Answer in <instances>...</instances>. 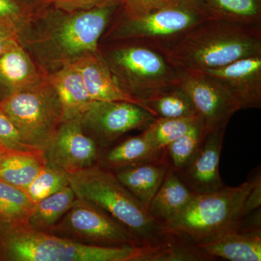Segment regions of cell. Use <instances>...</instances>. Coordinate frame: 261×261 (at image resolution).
<instances>
[{"label": "cell", "instance_id": "cell-1", "mask_svg": "<svg viewBox=\"0 0 261 261\" xmlns=\"http://www.w3.org/2000/svg\"><path fill=\"white\" fill-rule=\"evenodd\" d=\"M121 6V0H111L93 9L66 12L49 5L33 16L19 42L44 73H54L99 51V41Z\"/></svg>", "mask_w": 261, "mask_h": 261}, {"label": "cell", "instance_id": "cell-2", "mask_svg": "<svg viewBox=\"0 0 261 261\" xmlns=\"http://www.w3.org/2000/svg\"><path fill=\"white\" fill-rule=\"evenodd\" d=\"M152 47L183 73L203 72L261 56V27L207 19L170 42Z\"/></svg>", "mask_w": 261, "mask_h": 261}, {"label": "cell", "instance_id": "cell-3", "mask_svg": "<svg viewBox=\"0 0 261 261\" xmlns=\"http://www.w3.org/2000/svg\"><path fill=\"white\" fill-rule=\"evenodd\" d=\"M154 252V247L92 246L27 224H0V260L149 261Z\"/></svg>", "mask_w": 261, "mask_h": 261}, {"label": "cell", "instance_id": "cell-4", "mask_svg": "<svg viewBox=\"0 0 261 261\" xmlns=\"http://www.w3.org/2000/svg\"><path fill=\"white\" fill-rule=\"evenodd\" d=\"M76 198L88 201L123 225L141 245L164 246L171 238L145 207L115 176L99 165L69 174Z\"/></svg>", "mask_w": 261, "mask_h": 261}, {"label": "cell", "instance_id": "cell-5", "mask_svg": "<svg viewBox=\"0 0 261 261\" xmlns=\"http://www.w3.org/2000/svg\"><path fill=\"white\" fill-rule=\"evenodd\" d=\"M99 49L118 87L142 108V102L178 85L185 74L145 43L111 42Z\"/></svg>", "mask_w": 261, "mask_h": 261}, {"label": "cell", "instance_id": "cell-6", "mask_svg": "<svg viewBox=\"0 0 261 261\" xmlns=\"http://www.w3.org/2000/svg\"><path fill=\"white\" fill-rule=\"evenodd\" d=\"M260 172L236 187H224L195 195L177 217L164 228L165 233L195 245L219 233L238 230L245 201Z\"/></svg>", "mask_w": 261, "mask_h": 261}, {"label": "cell", "instance_id": "cell-7", "mask_svg": "<svg viewBox=\"0 0 261 261\" xmlns=\"http://www.w3.org/2000/svg\"><path fill=\"white\" fill-rule=\"evenodd\" d=\"M0 109L29 147L46 150L63 122L59 97L47 75L42 82L5 97Z\"/></svg>", "mask_w": 261, "mask_h": 261}, {"label": "cell", "instance_id": "cell-8", "mask_svg": "<svg viewBox=\"0 0 261 261\" xmlns=\"http://www.w3.org/2000/svg\"><path fill=\"white\" fill-rule=\"evenodd\" d=\"M207 19L195 3H183L135 16L120 14L102 37L108 43L134 41L156 47Z\"/></svg>", "mask_w": 261, "mask_h": 261}, {"label": "cell", "instance_id": "cell-9", "mask_svg": "<svg viewBox=\"0 0 261 261\" xmlns=\"http://www.w3.org/2000/svg\"><path fill=\"white\" fill-rule=\"evenodd\" d=\"M47 232L92 246H145L106 211L76 197L69 211Z\"/></svg>", "mask_w": 261, "mask_h": 261}, {"label": "cell", "instance_id": "cell-10", "mask_svg": "<svg viewBox=\"0 0 261 261\" xmlns=\"http://www.w3.org/2000/svg\"><path fill=\"white\" fill-rule=\"evenodd\" d=\"M154 119L145 108L123 101H94L81 116L84 132L102 150L130 130H145Z\"/></svg>", "mask_w": 261, "mask_h": 261}, {"label": "cell", "instance_id": "cell-11", "mask_svg": "<svg viewBox=\"0 0 261 261\" xmlns=\"http://www.w3.org/2000/svg\"><path fill=\"white\" fill-rule=\"evenodd\" d=\"M178 85L191 98L207 132L226 128L231 117L241 110L224 86L203 72L185 73Z\"/></svg>", "mask_w": 261, "mask_h": 261}, {"label": "cell", "instance_id": "cell-12", "mask_svg": "<svg viewBox=\"0 0 261 261\" xmlns=\"http://www.w3.org/2000/svg\"><path fill=\"white\" fill-rule=\"evenodd\" d=\"M101 152L97 144L84 132L80 116L62 122L44 153L47 163L71 174L97 165Z\"/></svg>", "mask_w": 261, "mask_h": 261}, {"label": "cell", "instance_id": "cell-13", "mask_svg": "<svg viewBox=\"0 0 261 261\" xmlns=\"http://www.w3.org/2000/svg\"><path fill=\"white\" fill-rule=\"evenodd\" d=\"M226 128L207 132L193 159L176 172L195 195L216 192L225 186L219 173V161Z\"/></svg>", "mask_w": 261, "mask_h": 261}, {"label": "cell", "instance_id": "cell-14", "mask_svg": "<svg viewBox=\"0 0 261 261\" xmlns=\"http://www.w3.org/2000/svg\"><path fill=\"white\" fill-rule=\"evenodd\" d=\"M224 86L243 109L261 108V56L203 71Z\"/></svg>", "mask_w": 261, "mask_h": 261}, {"label": "cell", "instance_id": "cell-15", "mask_svg": "<svg viewBox=\"0 0 261 261\" xmlns=\"http://www.w3.org/2000/svg\"><path fill=\"white\" fill-rule=\"evenodd\" d=\"M205 255L231 261L261 260V228L231 230L194 245Z\"/></svg>", "mask_w": 261, "mask_h": 261}, {"label": "cell", "instance_id": "cell-16", "mask_svg": "<svg viewBox=\"0 0 261 261\" xmlns=\"http://www.w3.org/2000/svg\"><path fill=\"white\" fill-rule=\"evenodd\" d=\"M19 44L0 56V95L3 99L42 82L47 76Z\"/></svg>", "mask_w": 261, "mask_h": 261}, {"label": "cell", "instance_id": "cell-17", "mask_svg": "<svg viewBox=\"0 0 261 261\" xmlns=\"http://www.w3.org/2000/svg\"><path fill=\"white\" fill-rule=\"evenodd\" d=\"M72 65L80 72L92 100L123 101L142 107L140 102L118 87L99 49L97 53L86 55Z\"/></svg>", "mask_w": 261, "mask_h": 261}, {"label": "cell", "instance_id": "cell-18", "mask_svg": "<svg viewBox=\"0 0 261 261\" xmlns=\"http://www.w3.org/2000/svg\"><path fill=\"white\" fill-rule=\"evenodd\" d=\"M195 195L172 168H169L147 210L151 217L164 230L169 223L185 210Z\"/></svg>", "mask_w": 261, "mask_h": 261}, {"label": "cell", "instance_id": "cell-19", "mask_svg": "<svg viewBox=\"0 0 261 261\" xmlns=\"http://www.w3.org/2000/svg\"><path fill=\"white\" fill-rule=\"evenodd\" d=\"M47 79L61 101L63 121L82 116L94 102L86 89L82 75L73 65H65L47 74Z\"/></svg>", "mask_w": 261, "mask_h": 261}, {"label": "cell", "instance_id": "cell-20", "mask_svg": "<svg viewBox=\"0 0 261 261\" xmlns=\"http://www.w3.org/2000/svg\"><path fill=\"white\" fill-rule=\"evenodd\" d=\"M169 168L163 155L162 159L140 163L113 173L132 195L148 207Z\"/></svg>", "mask_w": 261, "mask_h": 261}, {"label": "cell", "instance_id": "cell-21", "mask_svg": "<svg viewBox=\"0 0 261 261\" xmlns=\"http://www.w3.org/2000/svg\"><path fill=\"white\" fill-rule=\"evenodd\" d=\"M163 155L164 150L154 148L142 133L103 149L98 165L115 172L140 163L162 159Z\"/></svg>", "mask_w": 261, "mask_h": 261}, {"label": "cell", "instance_id": "cell-22", "mask_svg": "<svg viewBox=\"0 0 261 261\" xmlns=\"http://www.w3.org/2000/svg\"><path fill=\"white\" fill-rule=\"evenodd\" d=\"M47 163L43 151H9L0 159V180L25 190Z\"/></svg>", "mask_w": 261, "mask_h": 261}, {"label": "cell", "instance_id": "cell-23", "mask_svg": "<svg viewBox=\"0 0 261 261\" xmlns=\"http://www.w3.org/2000/svg\"><path fill=\"white\" fill-rule=\"evenodd\" d=\"M210 19L261 27V0H193Z\"/></svg>", "mask_w": 261, "mask_h": 261}, {"label": "cell", "instance_id": "cell-24", "mask_svg": "<svg viewBox=\"0 0 261 261\" xmlns=\"http://www.w3.org/2000/svg\"><path fill=\"white\" fill-rule=\"evenodd\" d=\"M75 199L70 186L35 202L27 224L38 231H48L69 211Z\"/></svg>", "mask_w": 261, "mask_h": 261}, {"label": "cell", "instance_id": "cell-25", "mask_svg": "<svg viewBox=\"0 0 261 261\" xmlns=\"http://www.w3.org/2000/svg\"><path fill=\"white\" fill-rule=\"evenodd\" d=\"M142 106L155 118L198 116L191 98L179 85L166 89L144 101Z\"/></svg>", "mask_w": 261, "mask_h": 261}, {"label": "cell", "instance_id": "cell-26", "mask_svg": "<svg viewBox=\"0 0 261 261\" xmlns=\"http://www.w3.org/2000/svg\"><path fill=\"white\" fill-rule=\"evenodd\" d=\"M34 205L23 190L0 180V224H27Z\"/></svg>", "mask_w": 261, "mask_h": 261}, {"label": "cell", "instance_id": "cell-27", "mask_svg": "<svg viewBox=\"0 0 261 261\" xmlns=\"http://www.w3.org/2000/svg\"><path fill=\"white\" fill-rule=\"evenodd\" d=\"M201 121L198 116L188 118H155L142 132L154 148L164 150L166 146L187 133Z\"/></svg>", "mask_w": 261, "mask_h": 261}, {"label": "cell", "instance_id": "cell-28", "mask_svg": "<svg viewBox=\"0 0 261 261\" xmlns=\"http://www.w3.org/2000/svg\"><path fill=\"white\" fill-rule=\"evenodd\" d=\"M206 132L207 130L200 121L185 135L165 147L164 159L175 172L184 169L192 161Z\"/></svg>", "mask_w": 261, "mask_h": 261}, {"label": "cell", "instance_id": "cell-29", "mask_svg": "<svg viewBox=\"0 0 261 261\" xmlns=\"http://www.w3.org/2000/svg\"><path fill=\"white\" fill-rule=\"evenodd\" d=\"M68 186L69 173L47 162L42 171L24 191L35 203Z\"/></svg>", "mask_w": 261, "mask_h": 261}, {"label": "cell", "instance_id": "cell-30", "mask_svg": "<svg viewBox=\"0 0 261 261\" xmlns=\"http://www.w3.org/2000/svg\"><path fill=\"white\" fill-rule=\"evenodd\" d=\"M36 13L17 0H0V29L18 37Z\"/></svg>", "mask_w": 261, "mask_h": 261}, {"label": "cell", "instance_id": "cell-31", "mask_svg": "<svg viewBox=\"0 0 261 261\" xmlns=\"http://www.w3.org/2000/svg\"><path fill=\"white\" fill-rule=\"evenodd\" d=\"M34 149L23 142L13 122L0 109V150L5 152Z\"/></svg>", "mask_w": 261, "mask_h": 261}, {"label": "cell", "instance_id": "cell-32", "mask_svg": "<svg viewBox=\"0 0 261 261\" xmlns=\"http://www.w3.org/2000/svg\"><path fill=\"white\" fill-rule=\"evenodd\" d=\"M121 14L135 16L161 8L183 3H194L193 0H121Z\"/></svg>", "mask_w": 261, "mask_h": 261}, {"label": "cell", "instance_id": "cell-33", "mask_svg": "<svg viewBox=\"0 0 261 261\" xmlns=\"http://www.w3.org/2000/svg\"><path fill=\"white\" fill-rule=\"evenodd\" d=\"M111 0H50L51 6L66 12L89 10Z\"/></svg>", "mask_w": 261, "mask_h": 261}, {"label": "cell", "instance_id": "cell-34", "mask_svg": "<svg viewBox=\"0 0 261 261\" xmlns=\"http://www.w3.org/2000/svg\"><path fill=\"white\" fill-rule=\"evenodd\" d=\"M261 205V177L257 178L255 185L250 190L245 201L243 207V217L260 208Z\"/></svg>", "mask_w": 261, "mask_h": 261}, {"label": "cell", "instance_id": "cell-35", "mask_svg": "<svg viewBox=\"0 0 261 261\" xmlns=\"http://www.w3.org/2000/svg\"><path fill=\"white\" fill-rule=\"evenodd\" d=\"M19 44L18 36L0 29V56Z\"/></svg>", "mask_w": 261, "mask_h": 261}, {"label": "cell", "instance_id": "cell-36", "mask_svg": "<svg viewBox=\"0 0 261 261\" xmlns=\"http://www.w3.org/2000/svg\"><path fill=\"white\" fill-rule=\"evenodd\" d=\"M17 1L36 12L39 11L43 8L50 5V0H17Z\"/></svg>", "mask_w": 261, "mask_h": 261}, {"label": "cell", "instance_id": "cell-37", "mask_svg": "<svg viewBox=\"0 0 261 261\" xmlns=\"http://www.w3.org/2000/svg\"><path fill=\"white\" fill-rule=\"evenodd\" d=\"M2 154H3V152H2L1 150H0V159H1Z\"/></svg>", "mask_w": 261, "mask_h": 261}, {"label": "cell", "instance_id": "cell-38", "mask_svg": "<svg viewBox=\"0 0 261 261\" xmlns=\"http://www.w3.org/2000/svg\"><path fill=\"white\" fill-rule=\"evenodd\" d=\"M3 97H2L1 95H0V102H1V101L3 100Z\"/></svg>", "mask_w": 261, "mask_h": 261}]
</instances>
